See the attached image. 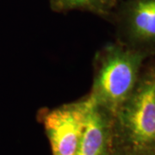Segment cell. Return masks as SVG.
I'll return each mask as SVG.
<instances>
[{"instance_id":"obj_1","label":"cell","mask_w":155,"mask_h":155,"mask_svg":"<svg viewBox=\"0 0 155 155\" xmlns=\"http://www.w3.org/2000/svg\"><path fill=\"white\" fill-rule=\"evenodd\" d=\"M148 56L119 41L106 45L95 58L90 97L115 115L133 91Z\"/></svg>"},{"instance_id":"obj_5","label":"cell","mask_w":155,"mask_h":155,"mask_svg":"<svg viewBox=\"0 0 155 155\" xmlns=\"http://www.w3.org/2000/svg\"><path fill=\"white\" fill-rule=\"evenodd\" d=\"M114 151V115L91 97L87 121L76 155H112Z\"/></svg>"},{"instance_id":"obj_7","label":"cell","mask_w":155,"mask_h":155,"mask_svg":"<svg viewBox=\"0 0 155 155\" xmlns=\"http://www.w3.org/2000/svg\"><path fill=\"white\" fill-rule=\"evenodd\" d=\"M112 155H155V150H136L116 147Z\"/></svg>"},{"instance_id":"obj_6","label":"cell","mask_w":155,"mask_h":155,"mask_svg":"<svg viewBox=\"0 0 155 155\" xmlns=\"http://www.w3.org/2000/svg\"><path fill=\"white\" fill-rule=\"evenodd\" d=\"M120 0H49L51 10L57 13L78 11L103 17L112 16Z\"/></svg>"},{"instance_id":"obj_4","label":"cell","mask_w":155,"mask_h":155,"mask_svg":"<svg viewBox=\"0 0 155 155\" xmlns=\"http://www.w3.org/2000/svg\"><path fill=\"white\" fill-rule=\"evenodd\" d=\"M112 15L119 42L149 56L155 54V0H120Z\"/></svg>"},{"instance_id":"obj_3","label":"cell","mask_w":155,"mask_h":155,"mask_svg":"<svg viewBox=\"0 0 155 155\" xmlns=\"http://www.w3.org/2000/svg\"><path fill=\"white\" fill-rule=\"evenodd\" d=\"M91 105V97L54 109H43L38 114L52 155H76L82 137Z\"/></svg>"},{"instance_id":"obj_2","label":"cell","mask_w":155,"mask_h":155,"mask_svg":"<svg viewBox=\"0 0 155 155\" xmlns=\"http://www.w3.org/2000/svg\"><path fill=\"white\" fill-rule=\"evenodd\" d=\"M115 148L155 150V67L141 72L114 115Z\"/></svg>"}]
</instances>
